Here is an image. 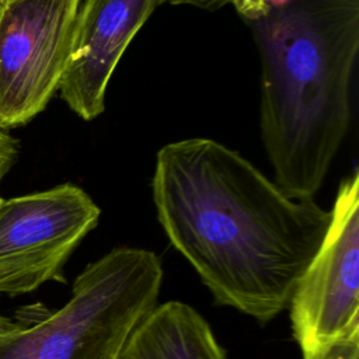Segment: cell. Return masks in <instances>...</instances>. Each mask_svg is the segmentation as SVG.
I'll return each instance as SVG.
<instances>
[{
	"mask_svg": "<svg viewBox=\"0 0 359 359\" xmlns=\"http://www.w3.org/2000/svg\"><path fill=\"white\" fill-rule=\"evenodd\" d=\"M81 0H6L0 15V128L24 125L59 90Z\"/></svg>",
	"mask_w": 359,
	"mask_h": 359,
	"instance_id": "6",
	"label": "cell"
},
{
	"mask_svg": "<svg viewBox=\"0 0 359 359\" xmlns=\"http://www.w3.org/2000/svg\"><path fill=\"white\" fill-rule=\"evenodd\" d=\"M161 282L153 251L114 248L77 275L60 309L34 303L0 314V359H119Z\"/></svg>",
	"mask_w": 359,
	"mask_h": 359,
	"instance_id": "3",
	"label": "cell"
},
{
	"mask_svg": "<svg viewBox=\"0 0 359 359\" xmlns=\"http://www.w3.org/2000/svg\"><path fill=\"white\" fill-rule=\"evenodd\" d=\"M17 156L18 142L7 132V129L0 128V184L15 163Z\"/></svg>",
	"mask_w": 359,
	"mask_h": 359,
	"instance_id": "9",
	"label": "cell"
},
{
	"mask_svg": "<svg viewBox=\"0 0 359 359\" xmlns=\"http://www.w3.org/2000/svg\"><path fill=\"white\" fill-rule=\"evenodd\" d=\"M119 359H227L208 321L189 304H156L126 341Z\"/></svg>",
	"mask_w": 359,
	"mask_h": 359,
	"instance_id": "8",
	"label": "cell"
},
{
	"mask_svg": "<svg viewBox=\"0 0 359 359\" xmlns=\"http://www.w3.org/2000/svg\"><path fill=\"white\" fill-rule=\"evenodd\" d=\"M303 359L359 349V172L342 180L324 238L289 307Z\"/></svg>",
	"mask_w": 359,
	"mask_h": 359,
	"instance_id": "4",
	"label": "cell"
},
{
	"mask_svg": "<svg viewBox=\"0 0 359 359\" xmlns=\"http://www.w3.org/2000/svg\"><path fill=\"white\" fill-rule=\"evenodd\" d=\"M236 0H168V3L174 6H192L205 10H216Z\"/></svg>",
	"mask_w": 359,
	"mask_h": 359,
	"instance_id": "10",
	"label": "cell"
},
{
	"mask_svg": "<svg viewBox=\"0 0 359 359\" xmlns=\"http://www.w3.org/2000/svg\"><path fill=\"white\" fill-rule=\"evenodd\" d=\"M151 188L168 240L219 304L261 323L289 307L330 210L287 195L241 154L203 137L163 146Z\"/></svg>",
	"mask_w": 359,
	"mask_h": 359,
	"instance_id": "1",
	"label": "cell"
},
{
	"mask_svg": "<svg viewBox=\"0 0 359 359\" xmlns=\"http://www.w3.org/2000/svg\"><path fill=\"white\" fill-rule=\"evenodd\" d=\"M243 18L261 59V135L275 184L313 199L351 123L359 0H266Z\"/></svg>",
	"mask_w": 359,
	"mask_h": 359,
	"instance_id": "2",
	"label": "cell"
},
{
	"mask_svg": "<svg viewBox=\"0 0 359 359\" xmlns=\"http://www.w3.org/2000/svg\"><path fill=\"white\" fill-rule=\"evenodd\" d=\"M1 201H3V198H0V203H1Z\"/></svg>",
	"mask_w": 359,
	"mask_h": 359,
	"instance_id": "13",
	"label": "cell"
},
{
	"mask_svg": "<svg viewBox=\"0 0 359 359\" xmlns=\"http://www.w3.org/2000/svg\"><path fill=\"white\" fill-rule=\"evenodd\" d=\"M4 1L6 0H0V15H1V11H3V7H4Z\"/></svg>",
	"mask_w": 359,
	"mask_h": 359,
	"instance_id": "12",
	"label": "cell"
},
{
	"mask_svg": "<svg viewBox=\"0 0 359 359\" xmlns=\"http://www.w3.org/2000/svg\"><path fill=\"white\" fill-rule=\"evenodd\" d=\"M101 210L73 184L3 199L0 203V296H21L49 280L97 226Z\"/></svg>",
	"mask_w": 359,
	"mask_h": 359,
	"instance_id": "5",
	"label": "cell"
},
{
	"mask_svg": "<svg viewBox=\"0 0 359 359\" xmlns=\"http://www.w3.org/2000/svg\"><path fill=\"white\" fill-rule=\"evenodd\" d=\"M168 0H81L59 86L67 107L84 121L104 111L109 79L137 31Z\"/></svg>",
	"mask_w": 359,
	"mask_h": 359,
	"instance_id": "7",
	"label": "cell"
},
{
	"mask_svg": "<svg viewBox=\"0 0 359 359\" xmlns=\"http://www.w3.org/2000/svg\"><path fill=\"white\" fill-rule=\"evenodd\" d=\"M358 351L359 349H351V351H346V352H342V353L334 356L332 359H358Z\"/></svg>",
	"mask_w": 359,
	"mask_h": 359,
	"instance_id": "11",
	"label": "cell"
}]
</instances>
